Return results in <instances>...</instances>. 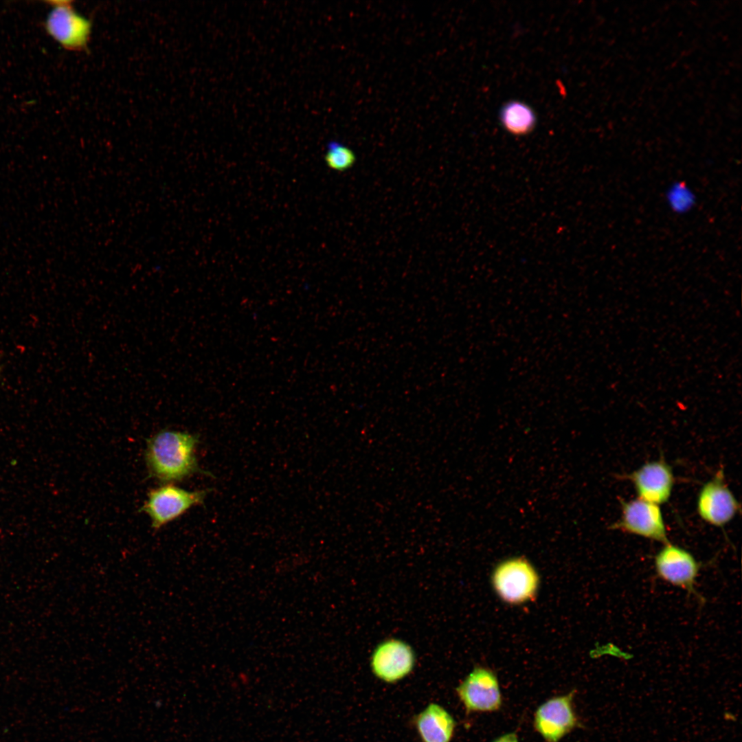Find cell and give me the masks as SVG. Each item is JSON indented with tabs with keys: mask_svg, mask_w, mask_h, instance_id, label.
Segmentation results:
<instances>
[{
	"mask_svg": "<svg viewBox=\"0 0 742 742\" xmlns=\"http://www.w3.org/2000/svg\"><path fill=\"white\" fill-rule=\"evenodd\" d=\"M574 693L552 698L537 709L535 726L548 742H557L574 728L577 723L572 706Z\"/></svg>",
	"mask_w": 742,
	"mask_h": 742,
	"instance_id": "cell-11",
	"label": "cell"
},
{
	"mask_svg": "<svg viewBox=\"0 0 742 742\" xmlns=\"http://www.w3.org/2000/svg\"><path fill=\"white\" fill-rule=\"evenodd\" d=\"M620 518L610 528L640 536L663 544L669 543L663 515L659 505L639 498L621 500Z\"/></svg>",
	"mask_w": 742,
	"mask_h": 742,
	"instance_id": "cell-4",
	"label": "cell"
},
{
	"mask_svg": "<svg viewBox=\"0 0 742 742\" xmlns=\"http://www.w3.org/2000/svg\"><path fill=\"white\" fill-rule=\"evenodd\" d=\"M456 691L468 711H494L501 705L497 677L485 668H475L458 686Z\"/></svg>",
	"mask_w": 742,
	"mask_h": 742,
	"instance_id": "cell-10",
	"label": "cell"
},
{
	"mask_svg": "<svg viewBox=\"0 0 742 742\" xmlns=\"http://www.w3.org/2000/svg\"><path fill=\"white\" fill-rule=\"evenodd\" d=\"M207 490L189 491L172 484H166L149 491L140 510L151 520L157 530L177 519L191 507L201 504Z\"/></svg>",
	"mask_w": 742,
	"mask_h": 742,
	"instance_id": "cell-3",
	"label": "cell"
},
{
	"mask_svg": "<svg viewBox=\"0 0 742 742\" xmlns=\"http://www.w3.org/2000/svg\"><path fill=\"white\" fill-rule=\"evenodd\" d=\"M422 742H449L455 721L451 715L436 704H429L414 719Z\"/></svg>",
	"mask_w": 742,
	"mask_h": 742,
	"instance_id": "cell-12",
	"label": "cell"
},
{
	"mask_svg": "<svg viewBox=\"0 0 742 742\" xmlns=\"http://www.w3.org/2000/svg\"><path fill=\"white\" fill-rule=\"evenodd\" d=\"M499 118L503 128L514 135H524L532 132L537 124V115L528 104L519 100H510L501 107Z\"/></svg>",
	"mask_w": 742,
	"mask_h": 742,
	"instance_id": "cell-13",
	"label": "cell"
},
{
	"mask_svg": "<svg viewBox=\"0 0 742 742\" xmlns=\"http://www.w3.org/2000/svg\"><path fill=\"white\" fill-rule=\"evenodd\" d=\"M654 564L662 580L703 600L695 589L700 565L688 550L670 542L664 544L655 556Z\"/></svg>",
	"mask_w": 742,
	"mask_h": 742,
	"instance_id": "cell-7",
	"label": "cell"
},
{
	"mask_svg": "<svg viewBox=\"0 0 742 742\" xmlns=\"http://www.w3.org/2000/svg\"><path fill=\"white\" fill-rule=\"evenodd\" d=\"M493 583L503 600L510 604H520L533 598L539 578L526 559L513 558L503 561L496 567Z\"/></svg>",
	"mask_w": 742,
	"mask_h": 742,
	"instance_id": "cell-5",
	"label": "cell"
},
{
	"mask_svg": "<svg viewBox=\"0 0 742 742\" xmlns=\"http://www.w3.org/2000/svg\"><path fill=\"white\" fill-rule=\"evenodd\" d=\"M51 9L44 21L47 34L64 49L72 52L88 49L92 23L78 12L71 1H50Z\"/></svg>",
	"mask_w": 742,
	"mask_h": 742,
	"instance_id": "cell-2",
	"label": "cell"
},
{
	"mask_svg": "<svg viewBox=\"0 0 742 742\" xmlns=\"http://www.w3.org/2000/svg\"><path fill=\"white\" fill-rule=\"evenodd\" d=\"M197 436L163 429L147 440L145 460L150 475L162 482L181 481L201 471L195 456Z\"/></svg>",
	"mask_w": 742,
	"mask_h": 742,
	"instance_id": "cell-1",
	"label": "cell"
},
{
	"mask_svg": "<svg viewBox=\"0 0 742 742\" xmlns=\"http://www.w3.org/2000/svg\"><path fill=\"white\" fill-rule=\"evenodd\" d=\"M494 742H518L517 735L514 733H509L499 737Z\"/></svg>",
	"mask_w": 742,
	"mask_h": 742,
	"instance_id": "cell-15",
	"label": "cell"
},
{
	"mask_svg": "<svg viewBox=\"0 0 742 742\" xmlns=\"http://www.w3.org/2000/svg\"><path fill=\"white\" fill-rule=\"evenodd\" d=\"M627 478L633 484L638 498L659 506L669 500L675 482L672 468L663 460L644 463Z\"/></svg>",
	"mask_w": 742,
	"mask_h": 742,
	"instance_id": "cell-8",
	"label": "cell"
},
{
	"mask_svg": "<svg viewBox=\"0 0 742 742\" xmlns=\"http://www.w3.org/2000/svg\"><path fill=\"white\" fill-rule=\"evenodd\" d=\"M356 159V155L350 148L337 141L328 143L324 160L330 170L337 172L346 171L355 165Z\"/></svg>",
	"mask_w": 742,
	"mask_h": 742,
	"instance_id": "cell-14",
	"label": "cell"
},
{
	"mask_svg": "<svg viewBox=\"0 0 742 742\" xmlns=\"http://www.w3.org/2000/svg\"><path fill=\"white\" fill-rule=\"evenodd\" d=\"M415 664L412 648L398 639H389L378 644L371 657L370 666L374 675L392 683L409 675Z\"/></svg>",
	"mask_w": 742,
	"mask_h": 742,
	"instance_id": "cell-9",
	"label": "cell"
},
{
	"mask_svg": "<svg viewBox=\"0 0 742 742\" xmlns=\"http://www.w3.org/2000/svg\"><path fill=\"white\" fill-rule=\"evenodd\" d=\"M740 504L727 485L722 469L700 488L697 499V511L705 522L723 527L740 511Z\"/></svg>",
	"mask_w": 742,
	"mask_h": 742,
	"instance_id": "cell-6",
	"label": "cell"
}]
</instances>
